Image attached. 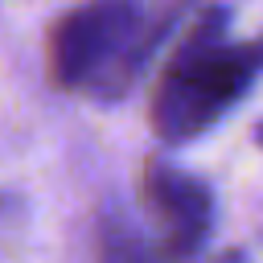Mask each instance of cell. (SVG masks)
Masks as SVG:
<instances>
[{"label": "cell", "instance_id": "3957f363", "mask_svg": "<svg viewBox=\"0 0 263 263\" xmlns=\"http://www.w3.org/2000/svg\"><path fill=\"white\" fill-rule=\"evenodd\" d=\"M140 205L156 230V251L168 263H185L205 247L214 226V193L197 173L168 164L164 156H148L140 164Z\"/></svg>", "mask_w": 263, "mask_h": 263}, {"label": "cell", "instance_id": "52a82bcc", "mask_svg": "<svg viewBox=\"0 0 263 263\" xmlns=\"http://www.w3.org/2000/svg\"><path fill=\"white\" fill-rule=\"evenodd\" d=\"M255 144L263 148V119H259V127H255Z\"/></svg>", "mask_w": 263, "mask_h": 263}, {"label": "cell", "instance_id": "277c9868", "mask_svg": "<svg viewBox=\"0 0 263 263\" xmlns=\"http://www.w3.org/2000/svg\"><path fill=\"white\" fill-rule=\"evenodd\" d=\"M99 263H164V255L148 247L144 234H136L119 214H111L99 226Z\"/></svg>", "mask_w": 263, "mask_h": 263}, {"label": "cell", "instance_id": "6da1fadb", "mask_svg": "<svg viewBox=\"0 0 263 263\" xmlns=\"http://www.w3.org/2000/svg\"><path fill=\"white\" fill-rule=\"evenodd\" d=\"M193 0H86L45 29V78L53 90L119 103Z\"/></svg>", "mask_w": 263, "mask_h": 263}, {"label": "cell", "instance_id": "5b68a950", "mask_svg": "<svg viewBox=\"0 0 263 263\" xmlns=\"http://www.w3.org/2000/svg\"><path fill=\"white\" fill-rule=\"evenodd\" d=\"M25 226H29V201H25L21 193L0 189V255L21 242Z\"/></svg>", "mask_w": 263, "mask_h": 263}, {"label": "cell", "instance_id": "7a4b0ae2", "mask_svg": "<svg viewBox=\"0 0 263 263\" xmlns=\"http://www.w3.org/2000/svg\"><path fill=\"white\" fill-rule=\"evenodd\" d=\"M230 12L205 4L177 37L148 90V127L164 144H193L247 99L263 74V37L230 41Z\"/></svg>", "mask_w": 263, "mask_h": 263}, {"label": "cell", "instance_id": "8992f818", "mask_svg": "<svg viewBox=\"0 0 263 263\" xmlns=\"http://www.w3.org/2000/svg\"><path fill=\"white\" fill-rule=\"evenodd\" d=\"M210 263H251V259H247V251H238V247H226V251H218Z\"/></svg>", "mask_w": 263, "mask_h": 263}]
</instances>
